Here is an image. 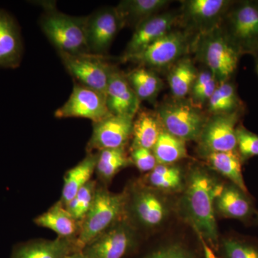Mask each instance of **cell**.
I'll list each match as a JSON object with an SVG mask.
<instances>
[{
  "label": "cell",
  "instance_id": "obj_1",
  "mask_svg": "<svg viewBox=\"0 0 258 258\" xmlns=\"http://www.w3.org/2000/svg\"><path fill=\"white\" fill-rule=\"evenodd\" d=\"M223 186L208 171L195 166L186 180L180 204L183 215L198 235L215 247L218 240L215 203Z\"/></svg>",
  "mask_w": 258,
  "mask_h": 258
},
{
  "label": "cell",
  "instance_id": "obj_2",
  "mask_svg": "<svg viewBox=\"0 0 258 258\" xmlns=\"http://www.w3.org/2000/svg\"><path fill=\"white\" fill-rule=\"evenodd\" d=\"M128 194L113 193L103 187H97L94 200L89 211L81 222L76 239L79 251L104 233L115 224L123 220Z\"/></svg>",
  "mask_w": 258,
  "mask_h": 258
},
{
  "label": "cell",
  "instance_id": "obj_3",
  "mask_svg": "<svg viewBox=\"0 0 258 258\" xmlns=\"http://www.w3.org/2000/svg\"><path fill=\"white\" fill-rule=\"evenodd\" d=\"M40 25L42 32L57 52L90 53L86 39V17L64 14L51 3L44 4Z\"/></svg>",
  "mask_w": 258,
  "mask_h": 258
},
{
  "label": "cell",
  "instance_id": "obj_4",
  "mask_svg": "<svg viewBox=\"0 0 258 258\" xmlns=\"http://www.w3.org/2000/svg\"><path fill=\"white\" fill-rule=\"evenodd\" d=\"M220 27L240 55L258 54V1L233 2Z\"/></svg>",
  "mask_w": 258,
  "mask_h": 258
},
{
  "label": "cell",
  "instance_id": "obj_5",
  "mask_svg": "<svg viewBox=\"0 0 258 258\" xmlns=\"http://www.w3.org/2000/svg\"><path fill=\"white\" fill-rule=\"evenodd\" d=\"M195 47L198 57L217 82L230 81L237 71L241 55L220 26L200 33Z\"/></svg>",
  "mask_w": 258,
  "mask_h": 258
},
{
  "label": "cell",
  "instance_id": "obj_6",
  "mask_svg": "<svg viewBox=\"0 0 258 258\" xmlns=\"http://www.w3.org/2000/svg\"><path fill=\"white\" fill-rule=\"evenodd\" d=\"M189 49L187 32L171 30L136 55L122 58L147 69H162L176 63Z\"/></svg>",
  "mask_w": 258,
  "mask_h": 258
},
{
  "label": "cell",
  "instance_id": "obj_7",
  "mask_svg": "<svg viewBox=\"0 0 258 258\" xmlns=\"http://www.w3.org/2000/svg\"><path fill=\"white\" fill-rule=\"evenodd\" d=\"M180 100L160 106L157 114L161 124L164 130L184 142L198 140L208 120L198 107Z\"/></svg>",
  "mask_w": 258,
  "mask_h": 258
},
{
  "label": "cell",
  "instance_id": "obj_8",
  "mask_svg": "<svg viewBox=\"0 0 258 258\" xmlns=\"http://www.w3.org/2000/svg\"><path fill=\"white\" fill-rule=\"evenodd\" d=\"M58 54L74 81L106 96L113 66L107 62L105 56L91 53Z\"/></svg>",
  "mask_w": 258,
  "mask_h": 258
},
{
  "label": "cell",
  "instance_id": "obj_9",
  "mask_svg": "<svg viewBox=\"0 0 258 258\" xmlns=\"http://www.w3.org/2000/svg\"><path fill=\"white\" fill-rule=\"evenodd\" d=\"M244 111L212 115L200 134V152L207 156L212 153L237 150L236 128Z\"/></svg>",
  "mask_w": 258,
  "mask_h": 258
},
{
  "label": "cell",
  "instance_id": "obj_10",
  "mask_svg": "<svg viewBox=\"0 0 258 258\" xmlns=\"http://www.w3.org/2000/svg\"><path fill=\"white\" fill-rule=\"evenodd\" d=\"M105 95L74 81L68 101L55 112L57 118H81L99 121L111 115Z\"/></svg>",
  "mask_w": 258,
  "mask_h": 258
},
{
  "label": "cell",
  "instance_id": "obj_11",
  "mask_svg": "<svg viewBox=\"0 0 258 258\" xmlns=\"http://www.w3.org/2000/svg\"><path fill=\"white\" fill-rule=\"evenodd\" d=\"M122 28L115 8H102L86 17V39L90 53L106 55Z\"/></svg>",
  "mask_w": 258,
  "mask_h": 258
},
{
  "label": "cell",
  "instance_id": "obj_12",
  "mask_svg": "<svg viewBox=\"0 0 258 258\" xmlns=\"http://www.w3.org/2000/svg\"><path fill=\"white\" fill-rule=\"evenodd\" d=\"M134 118L111 114L93 123V132L87 152L124 148L132 137Z\"/></svg>",
  "mask_w": 258,
  "mask_h": 258
},
{
  "label": "cell",
  "instance_id": "obj_13",
  "mask_svg": "<svg viewBox=\"0 0 258 258\" xmlns=\"http://www.w3.org/2000/svg\"><path fill=\"white\" fill-rule=\"evenodd\" d=\"M134 240L133 227L123 219L81 251L88 258H122L132 248Z\"/></svg>",
  "mask_w": 258,
  "mask_h": 258
},
{
  "label": "cell",
  "instance_id": "obj_14",
  "mask_svg": "<svg viewBox=\"0 0 258 258\" xmlns=\"http://www.w3.org/2000/svg\"><path fill=\"white\" fill-rule=\"evenodd\" d=\"M183 20L200 33L219 26L233 2L227 0H188L182 2Z\"/></svg>",
  "mask_w": 258,
  "mask_h": 258
},
{
  "label": "cell",
  "instance_id": "obj_15",
  "mask_svg": "<svg viewBox=\"0 0 258 258\" xmlns=\"http://www.w3.org/2000/svg\"><path fill=\"white\" fill-rule=\"evenodd\" d=\"M106 97L107 106L111 114L134 118L139 111L140 100L125 75L114 66L110 76Z\"/></svg>",
  "mask_w": 258,
  "mask_h": 258
},
{
  "label": "cell",
  "instance_id": "obj_16",
  "mask_svg": "<svg viewBox=\"0 0 258 258\" xmlns=\"http://www.w3.org/2000/svg\"><path fill=\"white\" fill-rule=\"evenodd\" d=\"M176 20L177 17L173 13L157 14L144 20L135 28L122 58L139 53L170 32Z\"/></svg>",
  "mask_w": 258,
  "mask_h": 258
},
{
  "label": "cell",
  "instance_id": "obj_17",
  "mask_svg": "<svg viewBox=\"0 0 258 258\" xmlns=\"http://www.w3.org/2000/svg\"><path fill=\"white\" fill-rule=\"evenodd\" d=\"M130 205L131 211L136 220L149 228L161 225L169 212L165 201L149 189L142 188L134 191Z\"/></svg>",
  "mask_w": 258,
  "mask_h": 258
},
{
  "label": "cell",
  "instance_id": "obj_18",
  "mask_svg": "<svg viewBox=\"0 0 258 258\" xmlns=\"http://www.w3.org/2000/svg\"><path fill=\"white\" fill-rule=\"evenodd\" d=\"M20 28L15 19L0 9V67L16 69L23 57Z\"/></svg>",
  "mask_w": 258,
  "mask_h": 258
},
{
  "label": "cell",
  "instance_id": "obj_19",
  "mask_svg": "<svg viewBox=\"0 0 258 258\" xmlns=\"http://www.w3.org/2000/svg\"><path fill=\"white\" fill-rule=\"evenodd\" d=\"M215 208L221 216L242 221L249 220L256 212L247 194L232 183L224 185L215 200Z\"/></svg>",
  "mask_w": 258,
  "mask_h": 258
},
{
  "label": "cell",
  "instance_id": "obj_20",
  "mask_svg": "<svg viewBox=\"0 0 258 258\" xmlns=\"http://www.w3.org/2000/svg\"><path fill=\"white\" fill-rule=\"evenodd\" d=\"M40 227L55 232L58 237L76 240L80 232L81 222L76 220L60 201L34 220Z\"/></svg>",
  "mask_w": 258,
  "mask_h": 258
},
{
  "label": "cell",
  "instance_id": "obj_21",
  "mask_svg": "<svg viewBox=\"0 0 258 258\" xmlns=\"http://www.w3.org/2000/svg\"><path fill=\"white\" fill-rule=\"evenodd\" d=\"M79 251L76 240L60 238L53 240L35 241L19 246L12 258H64Z\"/></svg>",
  "mask_w": 258,
  "mask_h": 258
},
{
  "label": "cell",
  "instance_id": "obj_22",
  "mask_svg": "<svg viewBox=\"0 0 258 258\" xmlns=\"http://www.w3.org/2000/svg\"><path fill=\"white\" fill-rule=\"evenodd\" d=\"M169 3L166 0H124L115 8L123 28L129 26L135 29L144 20L157 15Z\"/></svg>",
  "mask_w": 258,
  "mask_h": 258
},
{
  "label": "cell",
  "instance_id": "obj_23",
  "mask_svg": "<svg viewBox=\"0 0 258 258\" xmlns=\"http://www.w3.org/2000/svg\"><path fill=\"white\" fill-rule=\"evenodd\" d=\"M161 125L158 114L139 110L134 118L132 149L144 148L152 150L162 131Z\"/></svg>",
  "mask_w": 258,
  "mask_h": 258
},
{
  "label": "cell",
  "instance_id": "obj_24",
  "mask_svg": "<svg viewBox=\"0 0 258 258\" xmlns=\"http://www.w3.org/2000/svg\"><path fill=\"white\" fill-rule=\"evenodd\" d=\"M97 159L98 152L88 153L81 162L67 171L64 177L60 200L64 206L76 196L81 188L91 181L96 171Z\"/></svg>",
  "mask_w": 258,
  "mask_h": 258
},
{
  "label": "cell",
  "instance_id": "obj_25",
  "mask_svg": "<svg viewBox=\"0 0 258 258\" xmlns=\"http://www.w3.org/2000/svg\"><path fill=\"white\" fill-rule=\"evenodd\" d=\"M209 165L219 174L230 180L231 183L247 194L240 155L237 150L231 152L212 153L205 156Z\"/></svg>",
  "mask_w": 258,
  "mask_h": 258
},
{
  "label": "cell",
  "instance_id": "obj_26",
  "mask_svg": "<svg viewBox=\"0 0 258 258\" xmlns=\"http://www.w3.org/2000/svg\"><path fill=\"white\" fill-rule=\"evenodd\" d=\"M208 103L209 111L212 115L244 111L243 103L239 98L235 84L230 80L219 83Z\"/></svg>",
  "mask_w": 258,
  "mask_h": 258
},
{
  "label": "cell",
  "instance_id": "obj_27",
  "mask_svg": "<svg viewBox=\"0 0 258 258\" xmlns=\"http://www.w3.org/2000/svg\"><path fill=\"white\" fill-rule=\"evenodd\" d=\"M147 181L153 189L174 192L184 189L186 180L182 169L174 164H159L149 172Z\"/></svg>",
  "mask_w": 258,
  "mask_h": 258
},
{
  "label": "cell",
  "instance_id": "obj_28",
  "mask_svg": "<svg viewBox=\"0 0 258 258\" xmlns=\"http://www.w3.org/2000/svg\"><path fill=\"white\" fill-rule=\"evenodd\" d=\"M199 73L189 58H181L174 64L168 76L169 87L176 99H182L191 91Z\"/></svg>",
  "mask_w": 258,
  "mask_h": 258
},
{
  "label": "cell",
  "instance_id": "obj_29",
  "mask_svg": "<svg viewBox=\"0 0 258 258\" xmlns=\"http://www.w3.org/2000/svg\"><path fill=\"white\" fill-rule=\"evenodd\" d=\"M132 164V159L127 156L124 148L104 149L98 152L96 171L102 181L108 183Z\"/></svg>",
  "mask_w": 258,
  "mask_h": 258
},
{
  "label": "cell",
  "instance_id": "obj_30",
  "mask_svg": "<svg viewBox=\"0 0 258 258\" xmlns=\"http://www.w3.org/2000/svg\"><path fill=\"white\" fill-rule=\"evenodd\" d=\"M125 77L141 101L154 99L162 87L160 79L147 68L132 70Z\"/></svg>",
  "mask_w": 258,
  "mask_h": 258
},
{
  "label": "cell",
  "instance_id": "obj_31",
  "mask_svg": "<svg viewBox=\"0 0 258 258\" xmlns=\"http://www.w3.org/2000/svg\"><path fill=\"white\" fill-rule=\"evenodd\" d=\"M152 152L159 164H174L188 157L185 142L166 130L161 131Z\"/></svg>",
  "mask_w": 258,
  "mask_h": 258
},
{
  "label": "cell",
  "instance_id": "obj_32",
  "mask_svg": "<svg viewBox=\"0 0 258 258\" xmlns=\"http://www.w3.org/2000/svg\"><path fill=\"white\" fill-rule=\"evenodd\" d=\"M97 189L96 181L91 180L79 190L71 201L64 205L66 210L76 220L81 222L89 211Z\"/></svg>",
  "mask_w": 258,
  "mask_h": 258
},
{
  "label": "cell",
  "instance_id": "obj_33",
  "mask_svg": "<svg viewBox=\"0 0 258 258\" xmlns=\"http://www.w3.org/2000/svg\"><path fill=\"white\" fill-rule=\"evenodd\" d=\"M217 83L215 76L208 69L199 73L190 91L194 106L198 108L208 102L218 86Z\"/></svg>",
  "mask_w": 258,
  "mask_h": 258
},
{
  "label": "cell",
  "instance_id": "obj_34",
  "mask_svg": "<svg viewBox=\"0 0 258 258\" xmlns=\"http://www.w3.org/2000/svg\"><path fill=\"white\" fill-rule=\"evenodd\" d=\"M237 151L242 163L258 156V134L252 133L243 125H237L236 128Z\"/></svg>",
  "mask_w": 258,
  "mask_h": 258
},
{
  "label": "cell",
  "instance_id": "obj_35",
  "mask_svg": "<svg viewBox=\"0 0 258 258\" xmlns=\"http://www.w3.org/2000/svg\"><path fill=\"white\" fill-rule=\"evenodd\" d=\"M222 245L225 258H258V247L250 242L227 238L222 241Z\"/></svg>",
  "mask_w": 258,
  "mask_h": 258
},
{
  "label": "cell",
  "instance_id": "obj_36",
  "mask_svg": "<svg viewBox=\"0 0 258 258\" xmlns=\"http://www.w3.org/2000/svg\"><path fill=\"white\" fill-rule=\"evenodd\" d=\"M131 159L141 172H150L158 164L152 150L144 148L132 149Z\"/></svg>",
  "mask_w": 258,
  "mask_h": 258
},
{
  "label": "cell",
  "instance_id": "obj_37",
  "mask_svg": "<svg viewBox=\"0 0 258 258\" xmlns=\"http://www.w3.org/2000/svg\"><path fill=\"white\" fill-rule=\"evenodd\" d=\"M146 258H194L187 249L179 244L165 246L154 251Z\"/></svg>",
  "mask_w": 258,
  "mask_h": 258
},
{
  "label": "cell",
  "instance_id": "obj_38",
  "mask_svg": "<svg viewBox=\"0 0 258 258\" xmlns=\"http://www.w3.org/2000/svg\"><path fill=\"white\" fill-rule=\"evenodd\" d=\"M200 241H201L202 246H203L204 256L205 258H218L217 257L214 251L212 250L211 247L208 245V242H206L203 237H200Z\"/></svg>",
  "mask_w": 258,
  "mask_h": 258
},
{
  "label": "cell",
  "instance_id": "obj_39",
  "mask_svg": "<svg viewBox=\"0 0 258 258\" xmlns=\"http://www.w3.org/2000/svg\"><path fill=\"white\" fill-rule=\"evenodd\" d=\"M64 258H88L82 251H78V252H72V253L68 254Z\"/></svg>",
  "mask_w": 258,
  "mask_h": 258
},
{
  "label": "cell",
  "instance_id": "obj_40",
  "mask_svg": "<svg viewBox=\"0 0 258 258\" xmlns=\"http://www.w3.org/2000/svg\"><path fill=\"white\" fill-rule=\"evenodd\" d=\"M254 62H255V69L256 72H257V76H258V54L255 56H254Z\"/></svg>",
  "mask_w": 258,
  "mask_h": 258
},
{
  "label": "cell",
  "instance_id": "obj_41",
  "mask_svg": "<svg viewBox=\"0 0 258 258\" xmlns=\"http://www.w3.org/2000/svg\"><path fill=\"white\" fill-rule=\"evenodd\" d=\"M257 222H258V214L257 215Z\"/></svg>",
  "mask_w": 258,
  "mask_h": 258
}]
</instances>
